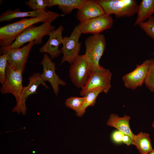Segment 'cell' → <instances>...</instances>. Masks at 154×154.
<instances>
[{"label":"cell","mask_w":154,"mask_h":154,"mask_svg":"<svg viewBox=\"0 0 154 154\" xmlns=\"http://www.w3.org/2000/svg\"><path fill=\"white\" fill-rule=\"evenodd\" d=\"M64 29L63 26L61 25L56 30L51 31L48 41L40 48L39 52L49 54L51 59H54L59 56L62 53L59 47L60 44H62L63 38L62 32Z\"/></svg>","instance_id":"5bb4252c"},{"label":"cell","mask_w":154,"mask_h":154,"mask_svg":"<svg viewBox=\"0 0 154 154\" xmlns=\"http://www.w3.org/2000/svg\"><path fill=\"white\" fill-rule=\"evenodd\" d=\"M112 75L109 70L103 67L100 70L92 72L86 84L81 88L80 95L84 97L88 92L98 88H102L103 92L107 93L112 86Z\"/></svg>","instance_id":"5b68a950"},{"label":"cell","mask_w":154,"mask_h":154,"mask_svg":"<svg viewBox=\"0 0 154 154\" xmlns=\"http://www.w3.org/2000/svg\"><path fill=\"white\" fill-rule=\"evenodd\" d=\"M58 13L47 11L37 17L23 19L0 28V50L10 46L18 36L30 27L38 23L52 22L58 17Z\"/></svg>","instance_id":"6da1fadb"},{"label":"cell","mask_w":154,"mask_h":154,"mask_svg":"<svg viewBox=\"0 0 154 154\" xmlns=\"http://www.w3.org/2000/svg\"><path fill=\"white\" fill-rule=\"evenodd\" d=\"M82 34L78 25L75 26L69 37H63L60 50L63 54L61 63L67 62L71 64L79 55L81 45L79 39Z\"/></svg>","instance_id":"8992f818"},{"label":"cell","mask_w":154,"mask_h":154,"mask_svg":"<svg viewBox=\"0 0 154 154\" xmlns=\"http://www.w3.org/2000/svg\"><path fill=\"white\" fill-rule=\"evenodd\" d=\"M85 99V96L82 97H71L66 100L65 104L67 107L74 110L77 113L81 108Z\"/></svg>","instance_id":"7402d4cb"},{"label":"cell","mask_w":154,"mask_h":154,"mask_svg":"<svg viewBox=\"0 0 154 154\" xmlns=\"http://www.w3.org/2000/svg\"><path fill=\"white\" fill-rule=\"evenodd\" d=\"M84 0H49L47 7L57 6L64 14H70L74 9H78Z\"/></svg>","instance_id":"ffe728a7"},{"label":"cell","mask_w":154,"mask_h":154,"mask_svg":"<svg viewBox=\"0 0 154 154\" xmlns=\"http://www.w3.org/2000/svg\"><path fill=\"white\" fill-rule=\"evenodd\" d=\"M124 133L118 130L113 131L111 136L112 141L116 143H119L122 142V137Z\"/></svg>","instance_id":"4316f807"},{"label":"cell","mask_w":154,"mask_h":154,"mask_svg":"<svg viewBox=\"0 0 154 154\" xmlns=\"http://www.w3.org/2000/svg\"><path fill=\"white\" fill-rule=\"evenodd\" d=\"M149 60H146L140 64H137L132 71L124 75L122 80L127 88L135 90L144 83L149 65Z\"/></svg>","instance_id":"7c38bea8"},{"label":"cell","mask_w":154,"mask_h":154,"mask_svg":"<svg viewBox=\"0 0 154 154\" xmlns=\"http://www.w3.org/2000/svg\"><path fill=\"white\" fill-rule=\"evenodd\" d=\"M45 10L21 12L19 8L12 10L9 9L2 13L0 15V22L10 21L14 19L27 17H37L44 14Z\"/></svg>","instance_id":"e0dca14e"},{"label":"cell","mask_w":154,"mask_h":154,"mask_svg":"<svg viewBox=\"0 0 154 154\" xmlns=\"http://www.w3.org/2000/svg\"><path fill=\"white\" fill-rule=\"evenodd\" d=\"M49 2V0H30L25 3L33 11H40L45 10Z\"/></svg>","instance_id":"cb8c5ba5"},{"label":"cell","mask_w":154,"mask_h":154,"mask_svg":"<svg viewBox=\"0 0 154 154\" xmlns=\"http://www.w3.org/2000/svg\"><path fill=\"white\" fill-rule=\"evenodd\" d=\"M85 45L84 55L89 64L91 72L101 69L103 67L100 65L99 61L106 46L104 35L100 34L89 37L85 40Z\"/></svg>","instance_id":"3957f363"},{"label":"cell","mask_w":154,"mask_h":154,"mask_svg":"<svg viewBox=\"0 0 154 154\" xmlns=\"http://www.w3.org/2000/svg\"><path fill=\"white\" fill-rule=\"evenodd\" d=\"M103 92L102 88H98L95 89L88 92L85 96V101L81 109L77 113L78 116H82L85 112L86 109L89 106H93L96 103V100L98 95Z\"/></svg>","instance_id":"44dd1931"},{"label":"cell","mask_w":154,"mask_h":154,"mask_svg":"<svg viewBox=\"0 0 154 154\" xmlns=\"http://www.w3.org/2000/svg\"><path fill=\"white\" fill-rule=\"evenodd\" d=\"M147 35L154 40V17L152 16L139 25Z\"/></svg>","instance_id":"d4e9b609"},{"label":"cell","mask_w":154,"mask_h":154,"mask_svg":"<svg viewBox=\"0 0 154 154\" xmlns=\"http://www.w3.org/2000/svg\"><path fill=\"white\" fill-rule=\"evenodd\" d=\"M105 14L118 18L130 17L137 13L138 5L135 0H98Z\"/></svg>","instance_id":"277c9868"},{"label":"cell","mask_w":154,"mask_h":154,"mask_svg":"<svg viewBox=\"0 0 154 154\" xmlns=\"http://www.w3.org/2000/svg\"><path fill=\"white\" fill-rule=\"evenodd\" d=\"M134 145L140 154H148L153 149L149 134L140 132L134 135L132 139Z\"/></svg>","instance_id":"d6986e66"},{"label":"cell","mask_w":154,"mask_h":154,"mask_svg":"<svg viewBox=\"0 0 154 154\" xmlns=\"http://www.w3.org/2000/svg\"><path fill=\"white\" fill-rule=\"evenodd\" d=\"M7 64V54L5 53L0 56V82L3 84L6 81V71Z\"/></svg>","instance_id":"484cf974"},{"label":"cell","mask_w":154,"mask_h":154,"mask_svg":"<svg viewBox=\"0 0 154 154\" xmlns=\"http://www.w3.org/2000/svg\"><path fill=\"white\" fill-rule=\"evenodd\" d=\"M148 154H154V149H153L152 151Z\"/></svg>","instance_id":"f1b7e54d"},{"label":"cell","mask_w":154,"mask_h":154,"mask_svg":"<svg viewBox=\"0 0 154 154\" xmlns=\"http://www.w3.org/2000/svg\"><path fill=\"white\" fill-rule=\"evenodd\" d=\"M105 14L103 9L97 0H84L78 9L76 18L80 22H81Z\"/></svg>","instance_id":"9a60e30c"},{"label":"cell","mask_w":154,"mask_h":154,"mask_svg":"<svg viewBox=\"0 0 154 154\" xmlns=\"http://www.w3.org/2000/svg\"><path fill=\"white\" fill-rule=\"evenodd\" d=\"M149 60V66L144 84L150 91L154 92V58Z\"/></svg>","instance_id":"603a6c76"},{"label":"cell","mask_w":154,"mask_h":154,"mask_svg":"<svg viewBox=\"0 0 154 154\" xmlns=\"http://www.w3.org/2000/svg\"><path fill=\"white\" fill-rule=\"evenodd\" d=\"M42 66L43 71L40 74V76L45 82L48 81L52 87L54 93L57 95L59 91V86L66 85V82L60 79L55 72V65L48 54H44L43 58L41 62Z\"/></svg>","instance_id":"8fae6325"},{"label":"cell","mask_w":154,"mask_h":154,"mask_svg":"<svg viewBox=\"0 0 154 154\" xmlns=\"http://www.w3.org/2000/svg\"><path fill=\"white\" fill-rule=\"evenodd\" d=\"M29 81L28 85L23 87L19 100L17 102L16 106L12 109V112L19 114L26 115L27 109L25 102L27 98L30 95L36 94L37 89L40 85H42L45 88L49 87L42 80L39 72L34 73L29 78Z\"/></svg>","instance_id":"9c48e42d"},{"label":"cell","mask_w":154,"mask_h":154,"mask_svg":"<svg viewBox=\"0 0 154 154\" xmlns=\"http://www.w3.org/2000/svg\"><path fill=\"white\" fill-rule=\"evenodd\" d=\"M34 45L35 42L33 41L21 48L8 49L4 54H7V63L23 72L29 52Z\"/></svg>","instance_id":"4fadbf2b"},{"label":"cell","mask_w":154,"mask_h":154,"mask_svg":"<svg viewBox=\"0 0 154 154\" xmlns=\"http://www.w3.org/2000/svg\"><path fill=\"white\" fill-rule=\"evenodd\" d=\"M122 142L127 146L133 145V141L129 135L125 134H124L123 135Z\"/></svg>","instance_id":"83f0119b"},{"label":"cell","mask_w":154,"mask_h":154,"mask_svg":"<svg viewBox=\"0 0 154 154\" xmlns=\"http://www.w3.org/2000/svg\"><path fill=\"white\" fill-rule=\"evenodd\" d=\"M52 23L46 22L39 26L30 27L20 34L10 46L0 50L1 52L3 54L8 49L19 48L27 42L34 41L35 45L41 44L43 37L48 36L51 31L54 30L55 27L52 25Z\"/></svg>","instance_id":"7a4b0ae2"},{"label":"cell","mask_w":154,"mask_h":154,"mask_svg":"<svg viewBox=\"0 0 154 154\" xmlns=\"http://www.w3.org/2000/svg\"><path fill=\"white\" fill-rule=\"evenodd\" d=\"M113 20L110 15L105 14L99 17L80 23L79 29L82 34H100L111 28Z\"/></svg>","instance_id":"30bf717a"},{"label":"cell","mask_w":154,"mask_h":154,"mask_svg":"<svg viewBox=\"0 0 154 154\" xmlns=\"http://www.w3.org/2000/svg\"><path fill=\"white\" fill-rule=\"evenodd\" d=\"M7 63L6 71V81L0 88L3 94H11L15 96L17 102L23 89L22 73Z\"/></svg>","instance_id":"52a82bcc"},{"label":"cell","mask_w":154,"mask_h":154,"mask_svg":"<svg viewBox=\"0 0 154 154\" xmlns=\"http://www.w3.org/2000/svg\"><path fill=\"white\" fill-rule=\"evenodd\" d=\"M154 12V0H142L138 5L137 16L134 24L139 25L151 16Z\"/></svg>","instance_id":"ac0fdd59"},{"label":"cell","mask_w":154,"mask_h":154,"mask_svg":"<svg viewBox=\"0 0 154 154\" xmlns=\"http://www.w3.org/2000/svg\"><path fill=\"white\" fill-rule=\"evenodd\" d=\"M130 117L126 115L119 117L118 115L112 114L110 116L106 124L117 129L124 134L129 135L132 139L134 134L130 128L129 121Z\"/></svg>","instance_id":"2e32d148"},{"label":"cell","mask_w":154,"mask_h":154,"mask_svg":"<svg viewBox=\"0 0 154 154\" xmlns=\"http://www.w3.org/2000/svg\"><path fill=\"white\" fill-rule=\"evenodd\" d=\"M152 127L154 128V121L152 123Z\"/></svg>","instance_id":"f546056e"},{"label":"cell","mask_w":154,"mask_h":154,"mask_svg":"<svg viewBox=\"0 0 154 154\" xmlns=\"http://www.w3.org/2000/svg\"><path fill=\"white\" fill-rule=\"evenodd\" d=\"M91 73L89 64L84 54L79 55L71 64L69 69L72 82L81 88L86 84Z\"/></svg>","instance_id":"ba28073f"}]
</instances>
